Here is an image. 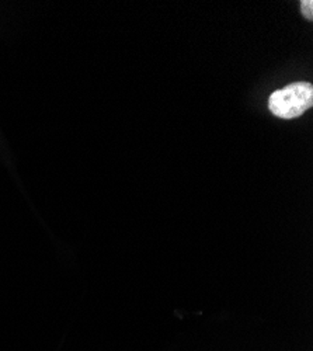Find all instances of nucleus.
I'll use <instances>...</instances> for the list:
<instances>
[{
  "label": "nucleus",
  "instance_id": "1",
  "mask_svg": "<svg viewBox=\"0 0 313 351\" xmlns=\"http://www.w3.org/2000/svg\"><path fill=\"white\" fill-rule=\"evenodd\" d=\"M313 106V86L310 83H291L274 92L268 99L270 111L284 120L301 117Z\"/></svg>",
  "mask_w": 313,
  "mask_h": 351
},
{
  "label": "nucleus",
  "instance_id": "2",
  "mask_svg": "<svg viewBox=\"0 0 313 351\" xmlns=\"http://www.w3.org/2000/svg\"><path fill=\"white\" fill-rule=\"evenodd\" d=\"M301 9H302V13H303V17H306L308 20H312L313 19V2H310V0H303V2L301 3Z\"/></svg>",
  "mask_w": 313,
  "mask_h": 351
}]
</instances>
